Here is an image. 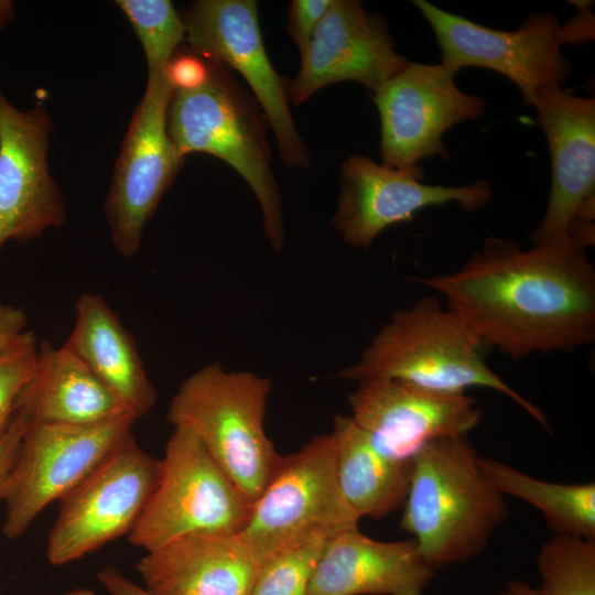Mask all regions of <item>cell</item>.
<instances>
[{
  "label": "cell",
  "instance_id": "cb8c5ba5",
  "mask_svg": "<svg viewBox=\"0 0 595 595\" xmlns=\"http://www.w3.org/2000/svg\"><path fill=\"white\" fill-rule=\"evenodd\" d=\"M488 482L501 495L515 496L542 512L555 534L595 539V484H559L527 475L477 455Z\"/></svg>",
  "mask_w": 595,
  "mask_h": 595
},
{
  "label": "cell",
  "instance_id": "d590c367",
  "mask_svg": "<svg viewBox=\"0 0 595 595\" xmlns=\"http://www.w3.org/2000/svg\"><path fill=\"white\" fill-rule=\"evenodd\" d=\"M15 15L14 2L11 0H0V30L9 25Z\"/></svg>",
  "mask_w": 595,
  "mask_h": 595
},
{
  "label": "cell",
  "instance_id": "f1b7e54d",
  "mask_svg": "<svg viewBox=\"0 0 595 595\" xmlns=\"http://www.w3.org/2000/svg\"><path fill=\"white\" fill-rule=\"evenodd\" d=\"M333 0H294L290 4L288 32L302 54Z\"/></svg>",
  "mask_w": 595,
  "mask_h": 595
},
{
  "label": "cell",
  "instance_id": "1f68e13d",
  "mask_svg": "<svg viewBox=\"0 0 595 595\" xmlns=\"http://www.w3.org/2000/svg\"><path fill=\"white\" fill-rule=\"evenodd\" d=\"M578 8V13L561 25L563 44H583L594 39V14L589 1H572Z\"/></svg>",
  "mask_w": 595,
  "mask_h": 595
},
{
  "label": "cell",
  "instance_id": "d4e9b609",
  "mask_svg": "<svg viewBox=\"0 0 595 595\" xmlns=\"http://www.w3.org/2000/svg\"><path fill=\"white\" fill-rule=\"evenodd\" d=\"M538 595H595V539L553 534L540 548Z\"/></svg>",
  "mask_w": 595,
  "mask_h": 595
},
{
  "label": "cell",
  "instance_id": "4fadbf2b",
  "mask_svg": "<svg viewBox=\"0 0 595 595\" xmlns=\"http://www.w3.org/2000/svg\"><path fill=\"white\" fill-rule=\"evenodd\" d=\"M456 73L443 62H409L374 93L383 165L407 169L434 155L448 159L445 131L484 116L486 101L462 91L455 84Z\"/></svg>",
  "mask_w": 595,
  "mask_h": 595
},
{
  "label": "cell",
  "instance_id": "f546056e",
  "mask_svg": "<svg viewBox=\"0 0 595 595\" xmlns=\"http://www.w3.org/2000/svg\"><path fill=\"white\" fill-rule=\"evenodd\" d=\"M208 76V64L190 50L175 53L165 68V77L175 89H192L202 85Z\"/></svg>",
  "mask_w": 595,
  "mask_h": 595
},
{
  "label": "cell",
  "instance_id": "e575fe53",
  "mask_svg": "<svg viewBox=\"0 0 595 595\" xmlns=\"http://www.w3.org/2000/svg\"><path fill=\"white\" fill-rule=\"evenodd\" d=\"M500 595H538V592L523 581L515 580L507 583Z\"/></svg>",
  "mask_w": 595,
  "mask_h": 595
},
{
  "label": "cell",
  "instance_id": "ffe728a7",
  "mask_svg": "<svg viewBox=\"0 0 595 595\" xmlns=\"http://www.w3.org/2000/svg\"><path fill=\"white\" fill-rule=\"evenodd\" d=\"M433 573L413 539L377 541L356 528L327 540L307 595H423Z\"/></svg>",
  "mask_w": 595,
  "mask_h": 595
},
{
  "label": "cell",
  "instance_id": "9c48e42d",
  "mask_svg": "<svg viewBox=\"0 0 595 595\" xmlns=\"http://www.w3.org/2000/svg\"><path fill=\"white\" fill-rule=\"evenodd\" d=\"M182 18L187 50L239 73L267 118L283 163L306 167L310 159L291 113L290 84L267 54L257 1L197 0Z\"/></svg>",
  "mask_w": 595,
  "mask_h": 595
},
{
  "label": "cell",
  "instance_id": "d6a6232c",
  "mask_svg": "<svg viewBox=\"0 0 595 595\" xmlns=\"http://www.w3.org/2000/svg\"><path fill=\"white\" fill-rule=\"evenodd\" d=\"M26 325L28 318L21 309L0 302V355L28 331Z\"/></svg>",
  "mask_w": 595,
  "mask_h": 595
},
{
  "label": "cell",
  "instance_id": "4316f807",
  "mask_svg": "<svg viewBox=\"0 0 595 595\" xmlns=\"http://www.w3.org/2000/svg\"><path fill=\"white\" fill-rule=\"evenodd\" d=\"M327 540L299 545L271 556L250 595H307Z\"/></svg>",
  "mask_w": 595,
  "mask_h": 595
},
{
  "label": "cell",
  "instance_id": "44dd1931",
  "mask_svg": "<svg viewBox=\"0 0 595 595\" xmlns=\"http://www.w3.org/2000/svg\"><path fill=\"white\" fill-rule=\"evenodd\" d=\"M17 411L31 423L64 425H93L132 415L82 360L47 340L39 344L35 369L18 397Z\"/></svg>",
  "mask_w": 595,
  "mask_h": 595
},
{
  "label": "cell",
  "instance_id": "603a6c76",
  "mask_svg": "<svg viewBox=\"0 0 595 595\" xmlns=\"http://www.w3.org/2000/svg\"><path fill=\"white\" fill-rule=\"evenodd\" d=\"M340 491L360 517L379 520L402 508L411 476V462L382 453L351 416L336 415L329 433Z\"/></svg>",
  "mask_w": 595,
  "mask_h": 595
},
{
  "label": "cell",
  "instance_id": "7c38bea8",
  "mask_svg": "<svg viewBox=\"0 0 595 595\" xmlns=\"http://www.w3.org/2000/svg\"><path fill=\"white\" fill-rule=\"evenodd\" d=\"M173 91L165 72L148 76L104 203L112 244L125 258L138 253L148 221L184 163L166 129Z\"/></svg>",
  "mask_w": 595,
  "mask_h": 595
},
{
  "label": "cell",
  "instance_id": "2e32d148",
  "mask_svg": "<svg viewBox=\"0 0 595 595\" xmlns=\"http://www.w3.org/2000/svg\"><path fill=\"white\" fill-rule=\"evenodd\" d=\"M410 61L399 54L385 19L355 0H333L315 29L289 87L300 105L323 87L356 82L375 93Z\"/></svg>",
  "mask_w": 595,
  "mask_h": 595
},
{
  "label": "cell",
  "instance_id": "d6986e66",
  "mask_svg": "<svg viewBox=\"0 0 595 595\" xmlns=\"http://www.w3.org/2000/svg\"><path fill=\"white\" fill-rule=\"evenodd\" d=\"M262 566L239 533L182 537L136 564L155 595H250Z\"/></svg>",
  "mask_w": 595,
  "mask_h": 595
},
{
  "label": "cell",
  "instance_id": "3957f363",
  "mask_svg": "<svg viewBox=\"0 0 595 595\" xmlns=\"http://www.w3.org/2000/svg\"><path fill=\"white\" fill-rule=\"evenodd\" d=\"M485 347L469 327L432 295L393 312L356 363L337 376L354 381L393 379L458 394L474 387L498 391L548 431L544 412L495 374Z\"/></svg>",
  "mask_w": 595,
  "mask_h": 595
},
{
  "label": "cell",
  "instance_id": "277c9868",
  "mask_svg": "<svg viewBox=\"0 0 595 595\" xmlns=\"http://www.w3.org/2000/svg\"><path fill=\"white\" fill-rule=\"evenodd\" d=\"M205 61L208 76L202 85L173 91L166 116L169 137L184 156L207 153L240 174L259 203L270 246L280 252L284 224L280 188L271 169L267 118L229 68Z\"/></svg>",
  "mask_w": 595,
  "mask_h": 595
},
{
  "label": "cell",
  "instance_id": "ac0fdd59",
  "mask_svg": "<svg viewBox=\"0 0 595 595\" xmlns=\"http://www.w3.org/2000/svg\"><path fill=\"white\" fill-rule=\"evenodd\" d=\"M531 106L552 161L547 210L531 236L533 245H543L565 237L576 209L595 195V99L553 88L542 90Z\"/></svg>",
  "mask_w": 595,
  "mask_h": 595
},
{
  "label": "cell",
  "instance_id": "9a60e30c",
  "mask_svg": "<svg viewBox=\"0 0 595 595\" xmlns=\"http://www.w3.org/2000/svg\"><path fill=\"white\" fill-rule=\"evenodd\" d=\"M52 130L42 105L20 110L0 91V249L8 240L40 237L66 219L47 162Z\"/></svg>",
  "mask_w": 595,
  "mask_h": 595
},
{
  "label": "cell",
  "instance_id": "4dcf8cb0",
  "mask_svg": "<svg viewBox=\"0 0 595 595\" xmlns=\"http://www.w3.org/2000/svg\"><path fill=\"white\" fill-rule=\"evenodd\" d=\"M30 423V419L24 413L17 411L7 431L0 439V501H3L8 478L14 466L23 435Z\"/></svg>",
  "mask_w": 595,
  "mask_h": 595
},
{
  "label": "cell",
  "instance_id": "484cf974",
  "mask_svg": "<svg viewBox=\"0 0 595 595\" xmlns=\"http://www.w3.org/2000/svg\"><path fill=\"white\" fill-rule=\"evenodd\" d=\"M139 39L148 66V76L163 74L185 39L182 15L169 0H117Z\"/></svg>",
  "mask_w": 595,
  "mask_h": 595
},
{
  "label": "cell",
  "instance_id": "8d00e7d4",
  "mask_svg": "<svg viewBox=\"0 0 595 595\" xmlns=\"http://www.w3.org/2000/svg\"><path fill=\"white\" fill-rule=\"evenodd\" d=\"M63 595H95V593L89 588H74Z\"/></svg>",
  "mask_w": 595,
  "mask_h": 595
},
{
  "label": "cell",
  "instance_id": "83f0119b",
  "mask_svg": "<svg viewBox=\"0 0 595 595\" xmlns=\"http://www.w3.org/2000/svg\"><path fill=\"white\" fill-rule=\"evenodd\" d=\"M37 348L33 332L28 329L0 355V439L15 414L22 388L35 369Z\"/></svg>",
  "mask_w": 595,
  "mask_h": 595
},
{
  "label": "cell",
  "instance_id": "ba28073f",
  "mask_svg": "<svg viewBox=\"0 0 595 595\" xmlns=\"http://www.w3.org/2000/svg\"><path fill=\"white\" fill-rule=\"evenodd\" d=\"M132 415L93 425L30 423L7 482L2 533L22 536L43 509L88 478L132 433Z\"/></svg>",
  "mask_w": 595,
  "mask_h": 595
},
{
  "label": "cell",
  "instance_id": "836d02e7",
  "mask_svg": "<svg viewBox=\"0 0 595 595\" xmlns=\"http://www.w3.org/2000/svg\"><path fill=\"white\" fill-rule=\"evenodd\" d=\"M108 595H155L126 577L112 566H105L96 574Z\"/></svg>",
  "mask_w": 595,
  "mask_h": 595
},
{
  "label": "cell",
  "instance_id": "5b68a950",
  "mask_svg": "<svg viewBox=\"0 0 595 595\" xmlns=\"http://www.w3.org/2000/svg\"><path fill=\"white\" fill-rule=\"evenodd\" d=\"M271 388L268 378L215 361L184 379L169 403V422L193 433L251 505L282 459L264 430Z\"/></svg>",
  "mask_w": 595,
  "mask_h": 595
},
{
  "label": "cell",
  "instance_id": "6da1fadb",
  "mask_svg": "<svg viewBox=\"0 0 595 595\" xmlns=\"http://www.w3.org/2000/svg\"><path fill=\"white\" fill-rule=\"evenodd\" d=\"M415 281L443 295L486 349L512 359L595 339V269L567 236L529 250L490 237L459 270Z\"/></svg>",
  "mask_w": 595,
  "mask_h": 595
},
{
  "label": "cell",
  "instance_id": "8fae6325",
  "mask_svg": "<svg viewBox=\"0 0 595 595\" xmlns=\"http://www.w3.org/2000/svg\"><path fill=\"white\" fill-rule=\"evenodd\" d=\"M160 459L144 452L132 433L78 487L61 500L48 533L53 565L76 561L129 536L159 478Z\"/></svg>",
  "mask_w": 595,
  "mask_h": 595
},
{
  "label": "cell",
  "instance_id": "7402d4cb",
  "mask_svg": "<svg viewBox=\"0 0 595 595\" xmlns=\"http://www.w3.org/2000/svg\"><path fill=\"white\" fill-rule=\"evenodd\" d=\"M74 328L63 345L105 383L138 420L156 403L132 335L102 296L84 292L75 303Z\"/></svg>",
  "mask_w": 595,
  "mask_h": 595
},
{
  "label": "cell",
  "instance_id": "e0dca14e",
  "mask_svg": "<svg viewBox=\"0 0 595 595\" xmlns=\"http://www.w3.org/2000/svg\"><path fill=\"white\" fill-rule=\"evenodd\" d=\"M348 401L351 419L382 453L401 462H411L431 441L466 435L483 418L466 393H442L393 379L361 381Z\"/></svg>",
  "mask_w": 595,
  "mask_h": 595
},
{
  "label": "cell",
  "instance_id": "52a82bcc",
  "mask_svg": "<svg viewBox=\"0 0 595 595\" xmlns=\"http://www.w3.org/2000/svg\"><path fill=\"white\" fill-rule=\"evenodd\" d=\"M252 505L190 431L174 428L129 542L145 552L196 533H240Z\"/></svg>",
  "mask_w": 595,
  "mask_h": 595
},
{
  "label": "cell",
  "instance_id": "7a4b0ae2",
  "mask_svg": "<svg viewBox=\"0 0 595 595\" xmlns=\"http://www.w3.org/2000/svg\"><path fill=\"white\" fill-rule=\"evenodd\" d=\"M400 528L436 570L480 554L508 517L504 495L477 463L466 435L424 444L411 461Z\"/></svg>",
  "mask_w": 595,
  "mask_h": 595
},
{
  "label": "cell",
  "instance_id": "8992f818",
  "mask_svg": "<svg viewBox=\"0 0 595 595\" xmlns=\"http://www.w3.org/2000/svg\"><path fill=\"white\" fill-rule=\"evenodd\" d=\"M360 519L340 491L333 439L325 434L282 456L239 534L263 565L280 552L356 529Z\"/></svg>",
  "mask_w": 595,
  "mask_h": 595
},
{
  "label": "cell",
  "instance_id": "5bb4252c",
  "mask_svg": "<svg viewBox=\"0 0 595 595\" xmlns=\"http://www.w3.org/2000/svg\"><path fill=\"white\" fill-rule=\"evenodd\" d=\"M424 180L419 164L393 169L365 155H349L340 166L333 227L347 245L366 250L385 229L411 220L424 208L454 203L474 212L493 195L485 180L463 186L431 185Z\"/></svg>",
  "mask_w": 595,
  "mask_h": 595
},
{
  "label": "cell",
  "instance_id": "30bf717a",
  "mask_svg": "<svg viewBox=\"0 0 595 595\" xmlns=\"http://www.w3.org/2000/svg\"><path fill=\"white\" fill-rule=\"evenodd\" d=\"M430 24L442 62L457 72L463 67L495 71L519 89L532 105L545 89L563 88L572 64L562 53L561 24L547 11L528 15L513 31L490 29L444 11L425 0H414Z\"/></svg>",
  "mask_w": 595,
  "mask_h": 595
}]
</instances>
